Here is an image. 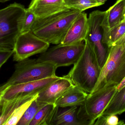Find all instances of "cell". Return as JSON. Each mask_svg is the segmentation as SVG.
<instances>
[{"mask_svg":"<svg viewBox=\"0 0 125 125\" xmlns=\"http://www.w3.org/2000/svg\"><path fill=\"white\" fill-rule=\"evenodd\" d=\"M50 44L33 34L31 31L21 33L15 42L13 60L18 62L38 54L45 52Z\"/></svg>","mask_w":125,"mask_h":125,"instance_id":"9","label":"cell"},{"mask_svg":"<svg viewBox=\"0 0 125 125\" xmlns=\"http://www.w3.org/2000/svg\"><path fill=\"white\" fill-rule=\"evenodd\" d=\"M96 1H97L98 3H100L101 4L103 5V4H104L105 3V2L107 0H95Z\"/></svg>","mask_w":125,"mask_h":125,"instance_id":"28","label":"cell"},{"mask_svg":"<svg viewBox=\"0 0 125 125\" xmlns=\"http://www.w3.org/2000/svg\"><path fill=\"white\" fill-rule=\"evenodd\" d=\"M125 112V86L117 90L102 115H117Z\"/></svg>","mask_w":125,"mask_h":125,"instance_id":"18","label":"cell"},{"mask_svg":"<svg viewBox=\"0 0 125 125\" xmlns=\"http://www.w3.org/2000/svg\"><path fill=\"white\" fill-rule=\"evenodd\" d=\"M59 108L55 104H46L37 112L29 125H52Z\"/></svg>","mask_w":125,"mask_h":125,"instance_id":"19","label":"cell"},{"mask_svg":"<svg viewBox=\"0 0 125 125\" xmlns=\"http://www.w3.org/2000/svg\"><path fill=\"white\" fill-rule=\"evenodd\" d=\"M125 86V77L124 78V79L122 81V82L120 83L119 85H118L116 87L117 90H119L122 88L123 87Z\"/></svg>","mask_w":125,"mask_h":125,"instance_id":"27","label":"cell"},{"mask_svg":"<svg viewBox=\"0 0 125 125\" xmlns=\"http://www.w3.org/2000/svg\"><path fill=\"white\" fill-rule=\"evenodd\" d=\"M88 93L74 86L63 94L56 101L55 104L59 108H65L72 106H79L85 101Z\"/></svg>","mask_w":125,"mask_h":125,"instance_id":"15","label":"cell"},{"mask_svg":"<svg viewBox=\"0 0 125 125\" xmlns=\"http://www.w3.org/2000/svg\"><path fill=\"white\" fill-rule=\"evenodd\" d=\"M47 104L48 103L38 101L36 99L33 101L17 125H29L37 112Z\"/></svg>","mask_w":125,"mask_h":125,"instance_id":"21","label":"cell"},{"mask_svg":"<svg viewBox=\"0 0 125 125\" xmlns=\"http://www.w3.org/2000/svg\"><path fill=\"white\" fill-rule=\"evenodd\" d=\"M103 29L102 42L108 47L125 35V21L110 29Z\"/></svg>","mask_w":125,"mask_h":125,"instance_id":"20","label":"cell"},{"mask_svg":"<svg viewBox=\"0 0 125 125\" xmlns=\"http://www.w3.org/2000/svg\"><path fill=\"white\" fill-rule=\"evenodd\" d=\"M14 50L0 51V69L14 54Z\"/></svg>","mask_w":125,"mask_h":125,"instance_id":"26","label":"cell"},{"mask_svg":"<svg viewBox=\"0 0 125 125\" xmlns=\"http://www.w3.org/2000/svg\"><path fill=\"white\" fill-rule=\"evenodd\" d=\"M89 30L87 14L82 12L72 23L60 45H75L84 42L87 38Z\"/></svg>","mask_w":125,"mask_h":125,"instance_id":"11","label":"cell"},{"mask_svg":"<svg viewBox=\"0 0 125 125\" xmlns=\"http://www.w3.org/2000/svg\"><path fill=\"white\" fill-rule=\"evenodd\" d=\"M57 68L54 65L38 62L35 59L28 58L17 62L13 74L6 82L0 84V95L11 86L56 76Z\"/></svg>","mask_w":125,"mask_h":125,"instance_id":"5","label":"cell"},{"mask_svg":"<svg viewBox=\"0 0 125 125\" xmlns=\"http://www.w3.org/2000/svg\"><path fill=\"white\" fill-rule=\"evenodd\" d=\"M85 47L84 41L73 45H56L42 53L36 59L39 62H46L57 67L74 65L82 54Z\"/></svg>","mask_w":125,"mask_h":125,"instance_id":"7","label":"cell"},{"mask_svg":"<svg viewBox=\"0 0 125 125\" xmlns=\"http://www.w3.org/2000/svg\"><path fill=\"white\" fill-rule=\"evenodd\" d=\"M64 1L69 9L77 10L82 12L102 5L95 0H64Z\"/></svg>","mask_w":125,"mask_h":125,"instance_id":"22","label":"cell"},{"mask_svg":"<svg viewBox=\"0 0 125 125\" xmlns=\"http://www.w3.org/2000/svg\"><path fill=\"white\" fill-rule=\"evenodd\" d=\"M106 11L102 23L104 29H110L125 21V0H117Z\"/></svg>","mask_w":125,"mask_h":125,"instance_id":"14","label":"cell"},{"mask_svg":"<svg viewBox=\"0 0 125 125\" xmlns=\"http://www.w3.org/2000/svg\"><path fill=\"white\" fill-rule=\"evenodd\" d=\"M9 0H0V3H5V2Z\"/></svg>","mask_w":125,"mask_h":125,"instance_id":"29","label":"cell"},{"mask_svg":"<svg viewBox=\"0 0 125 125\" xmlns=\"http://www.w3.org/2000/svg\"><path fill=\"white\" fill-rule=\"evenodd\" d=\"M81 11L69 9L42 18H37L31 31L50 44L61 43Z\"/></svg>","mask_w":125,"mask_h":125,"instance_id":"1","label":"cell"},{"mask_svg":"<svg viewBox=\"0 0 125 125\" xmlns=\"http://www.w3.org/2000/svg\"></svg>","mask_w":125,"mask_h":125,"instance_id":"31","label":"cell"},{"mask_svg":"<svg viewBox=\"0 0 125 125\" xmlns=\"http://www.w3.org/2000/svg\"><path fill=\"white\" fill-rule=\"evenodd\" d=\"M64 0H31L28 9L34 13L37 18H42L69 9Z\"/></svg>","mask_w":125,"mask_h":125,"instance_id":"13","label":"cell"},{"mask_svg":"<svg viewBox=\"0 0 125 125\" xmlns=\"http://www.w3.org/2000/svg\"><path fill=\"white\" fill-rule=\"evenodd\" d=\"M74 85L65 76L52 82L38 94L36 100L42 102L55 104L56 101Z\"/></svg>","mask_w":125,"mask_h":125,"instance_id":"12","label":"cell"},{"mask_svg":"<svg viewBox=\"0 0 125 125\" xmlns=\"http://www.w3.org/2000/svg\"><path fill=\"white\" fill-rule=\"evenodd\" d=\"M61 77H51L36 81L19 84L7 88L0 95L2 99L6 100L13 99L21 95H34L39 94L52 82Z\"/></svg>","mask_w":125,"mask_h":125,"instance_id":"10","label":"cell"},{"mask_svg":"<svg viewBox=\"0 0 125 125\" xmlns=\"http://www.w3.org/2000/svg\"><path fill=\"white\" fill-rule=\"evenodd\" d=\"M38 95L19 106L6 122L4 125H16L23 115L26 109L33 101L37 98Z\"/></svg>","mask_w":125,"mask_h":125,"instance_id":"23","label":"cell"},{"mask_svg":"<svg viewBox=\"0 0 125 125\" xmlns=\"http://www.w3.org/2000/svg\"><path fill=\"white\" fill-rule=\"evenodd\" d=\"M26 9L18 3L0 10V51L14 50L21 33Z\"/></svg>","mask_w":125,"mask_h":125,"instance_id":"4","label":"cell"},{"mask_svg":"<svg viewBox=\"0 0 125 125\" xmlns=\"http://www.w3.org/2000/svg\"><path fill=\"white\" fill-rule=\"evenodd\" d=\"M1 99V97H0V101Z\"/></svg>","mask_w":125,"mask_h":125,"instance_id":"30","label":"cell"},{"mask_svg":"<svg viewBox=\"0 0 125 125\" xmlns=\"http://www.w3.org/2000/svg\"><path fill=\"white\" fill-rule=\"evenodd\" d=\"M84 41L82 54L68 74L64 76L70 79L74 86L91 93L97 82L101 68L93 46L87 39Z\"/></svg>","mask_w":125,"mask_h":125,"instance_id":"2","label":"cell"},{"mask_svg":"<svg viewBox=\"0 0 125 125\" xmlns=\"http://www.w3.org/2000/svg\"><path fill=\"white\" fill-rule=\"evenodd\" d=\"M36 19V17L33 12L28 8L26 9L21 33L31 31Z\"/></svg>","mask_w":125,"mask_h":125,"instance_id":"25","label":"cell"},{"mask_svg":"<svg viewBox=\"0 0 125 125\" xmlns=\"http://www.w3.org/2000/svg\"><path fill=\"white\" fill-rule=\"evenodd\" d=\"M125 77V35L109 48L107 60L92 93L105 87H117Z\"/></svg>","mask_w":125,"mask_h":125,"instance_id":"3","label":"cell"},{"mask_svg":"<svg viewBox=\"0 0 125 125\" xmlns=\"http://www.w3.org/2000/svg\"><path fill=\"white\" fill-rule=\"evenodd\" d=\"M106 14V11L98 10L90 14L88 18L89 32L86 39L93 46L101 69L107 60L109 53V48L102 42L103 34L102 23Z\"/></svg>","mask_w":125,"mask_h":125,"instance_id":"8","label":"cell"},{"mask_svg":"<svg viewBox=\"0 0 125 125\" xmlns=\"http://www.w3.org/2000/svg\"><path fill=\"white\" fill-rule=\"evenodd\" d=\"M125 125L123 121H119L116 115H101L95 122L94 125Z\"/></svg>","mask_w":125,"mask_h":125,"instance_id":"24","label":"cell"},{"mask_svg":"<svg viewBox=\"0 0 125 125\" xmlns=\"http://www.w3.org/2000/svg\"><path fill=\"white\" fill-rule=\"evenodd\" d=\"M21 95L12 99L1 98L0 101V125H4L14 111L21 105L36 96Z\"/></svg>","mask_w":125,"mask_h":125,"instance_id":"16","label":"cell"},{"mask_svg":"<svg viewBox=\"0 0 125 125\" xmlns=\"http://www.w3.org/2000/svg\"><path fill=\"white\" fill-rule=\"evenodd\" d=\"M58 109L52 125H83L77 117L78 106Z\"/></svg>","mask_w":125,"mask_h":125,"instance_id":"17","label":"cell"},{"mask_svg":"<svg viewBox=\"0 0 125 125\" xmlns=\"http://www.w3.org/2000/svg\"><path fill=\"white\" fill-rule=\"evenodd\" d=\"M115 86H106L89 93L83 103L79 106L77 117L83 125H93L102 115L116 91Z\"/></svg>","mask_w":125,"mask_h":125,"instance_id":"6","label":"cell"}]
</instances>
